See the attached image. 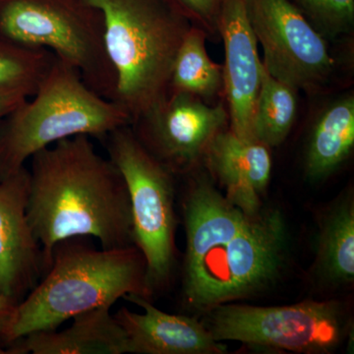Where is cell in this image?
I'll list each match as a JSON object with an SVG mask.
<instances>
[{"instance_id": "7", "label": "cell", "mask_w": 354, "mask_h": 354, "mask_svg": "<svg viewBox=\"0 0 354 354\" xmlns=\"http://www.w3.org/2000/svg\"><path fill=\"white\" fill-rule=\"evenodd\" d=\"M102 142L127 184L133 244L145 258L153 295L167 285L176 262L174 174L140 143L130 124L116 128Z\"/></svg>"}, {"instance_id": "3", "label": "cell", "mask_w": 354, "mask_h": 354, "mask_svg": "<svg viewBox=\"0 0 354 354\" xmlns=\"http://www.w3.org/2000/svg\"><path fill=\"white\" fill-rule=\"evenodd\" d=\"M153 297L143 254L135 245L97 249L87 237L58 242L38 285L16 306L9 344L39 330H57L78 314L113 307L120 298Z\"/></svg>"}, {"instance_id": "16", "label": "cell", "mask_w": 354, "mask_h": 354, "mask_svg": "<svg viewBox=\"0 0 354 354\" xmlns=\"http://www.w3.org/2000/svg\"><path fill=\"white\" fill-rule=\"evenodd\" d=\"M354 146V97H341L324 109L317 120L306 153V174L321 180L348 158Z\"/></svg>"}, {"instance_id": "23", "label": "cell", "mask_w": 354, "mask_h": 354, "mask_svg": "<svg viewBox=\"0 0 354 354\" xmlns=\"http://www.w3.org/2000/svg\"><path fill=\"white\" fill-rule=\"evenodd\" d=\"M17 304L0 295V354H7L9 334L15 316Z\"/></svg>"}, {"instance_id": "5", "label": "cell", "mask_w": 354, "mask_h": 354, "mask_svg": "<svg viewBox=\"0 0 354 354\" xmlns=\"http://www.w3.org/2000/svg\"><path fill=\"white\" fill-rule=\"evenodd\" d=\"M32 97L0 120V180L58 141L79 135L102 141L131 122L120 104L97 95L57 57Z\"/></svg>"}, {"instance_id": "2", "label": "cell", "mask_w": 354, "mask_h": 354, "mask_svg": "<svg viewBox=\"0 0 354 354\" xmlns=\"http://www.w3.org/2000/svg\"><path fill=\"white\" fill-rule=\"evenodd\" d=\"M28 169V218L43 250L44 272L53 247L70 237H94L104 249L134 245L127 184L90 137L79 135L39 151Z\"/></svg>"}, {"instance_id": "9", "label": "cell", "mask_w": 354, "mask_h": 354, "mask_svg": "<svg viewBox=\"0 0 354 354\" xmlns=\"http://www.w3.org/2000/svg\"><path fill=\"white\" fill-rule=\"evenodd\" d=\"M246 4L268 73L309 92L329 80L335 64L325 39L295 4L290 0H246Z\"/></svg>"}, {"instance_id": "12", "label": "cell", "mask_w": 354, "mask_h": 354, "mask_svg": "<svg viewBox=\"0 0 354 354\" xmlns=\"http://www.w3.org/2000/svg\"><path fill=\"white\" fill-rule=\"evenodd\" d=\"M216 26L225 44L223 88L230 108V130L239 138L253 140L252 118L263 62L247 13L246 0H223Z\"/></svg>"}, {"instance_id": "15", "label": "cell", "mask_w": 354, "mask_h": 354, "mask_svg": "<svg viewBox=\"0 0 354 354\" xmlns=\"http://www.w3.org/2000/svg\"><path fill=\"white\" fill-rule=\"evenodd\" d=\"M111 307H97L74 316L62 330H39L16 339L7 354H124L127 339Z\"/></svg>"}, {"instance_id": "6", "label": "cell", "mask_w": 354, "mask_h": 354, "mask_svg": "<svg viewBox=\"0 0 354 354\" xmlns=\"http://www.w3.org/2000/svg\"><path fill=\"white\" fill-rule=\"evenodd\" d=\"M0 39L50 51L97 95L113 102L116 75L102 11L88 0H0Z\"/></svg>"}, {"instance_id": "4", "label": "cell", "mask_w": 354, "mask_h": 354, "mask_svg": "<svg viewBox=\"0 0 354 354\" xmlns=\"http://www.w3.org/2000/svg\"><path fill=\"white\" fill-rule=\"evenodd\" d=\"M88 1L104 15L106 50L116 75L113 102L133 122L169 95L174 59L192 24L167 0Z\"/></svg>"}, {"instance_id": "20", "label": "cell", "mask_w": 354, "mask_h": 354, "mask_svg": "<svg viewBox=\"0 0 354 354\" xmlns=\"http://www.w3.org/2000/svg\"><path fill=\"white\" fill-rule=\"evenodd\" d=\"M55 59L50 51L0 39V91H17L32 97Z\"/></svg>"}, {"instance_id": "14", "label": "cell", "mask_w": 354, "mask_h": 354, "mask_svg": "<svg viewBox=\"0 0 354 354\" xmlns=\"http://www.w3.org/2000/svg\"><path fill=\"white\" fill-rule=\"evenodd\" d=\"M209 169L225 186L227 199L249 214L261 209V196L271 178L269 147L221 130L206 151Z\"/></svg>"}, {"instance_id": "22", "label": "cell", "mask_w": 354, "mask_h": 354, "mask_svg": "<svg viewBox=\"0 0 354 354\" xmlns=\"http://www.w3.org/2000/svg\"><path fill=\"white\" fill-rule=\"evenodd\" d=\"M189 19L202 21L208 26L216 24L223 0H167Z\"/></svg>"}, {"instance_id": "1", "label": "cell", "mask_w": 354, "mask_h": 354, "mask_svg": "<svg viewBox=\"0 0 354 354\" xmlns=\"http://www.w3.org/2000/svg\"><path fill=\"white\" fill-rule=\"evenodd\" d=\"M183 209V291L188 306L209 311L247 297L277 278L288 241L278 209L246 213L207 179L191 184Z\"/></svg>"}, {"instance_id": "19", "label": "cell", "mask_w": 354, "mask_h": 354, "mask_svg": "<svg viewBox=\"0 0 354 354\" xmlns=\"http://www.w3.org/2000/svg\"><path fill=\"white\" fill-rule=\"evenodd\" d=\"M319 262L328 279L339 283L354 277V207L341 203L327 218L320 237Z\"/></svg>"}, {"instance_id": "24", "label": "cell", "mask_w": 354, "mask_h": 354, "mask_svg": "<svg viewBox=\"0 0 354 354\" xmlns=\"http://www.w3.org/2000/svg\"><path fill=\"white\" fill-rule=\"evenodd\" d=\"M27 95L17 91H0V120L22 104Z\"/></svg>"}, {"instance_id": "17", "label": "cell", "mask_w": 354, "mask_h": 354, "mask_svg": "<svg viewBox=\"0 0 354 354\" xmlns=\"http://www.w3.org/2000/svg\"><path fill=\"white\" fill-rule=\"evenodd\" d=\"M221 88L223 67L209 57L205 32L192 25L177 51L169 93H188L202 100H211Z\"/></svg>"}, {"instance_id": "8", "label": "cell", "mask_w": 354, "mask_h": 354, "mask_svg": "<svg viewBox=\"0 0 354 354\" xmlns=\"http://www.w3.org/2000/svg\"><path fill=\"white\" fill-rule=\"evenodd\" d=\"M209 311L206 328L216 342H241L293 353L335 351L348 329L342 307L334 301L281 307L223 304Z\"/></svg>"}, {"instance_id": "21", "label": "cell", "mask_w": 354, "mask_h": 354, "mask_svg": "<svg viewBox=\"0 0 354 354\" xmlns=\"http://www.w3.org/2000/svg\"><path fill=\"white\" fill-rule=\"evenodd\" d=\"M328 36L348 32L354 21V0H299Z\"/></svg>"}, {"instance_id": "18", "label": "cell", "mask_w": 354, "mask_h": 354, "mask_svg": "<svg viewBox=\"0 0 354 354\" xmlns=\"http://www.w3.org/2000/svg\"><path fill=\"white\" fill-rule=\"evenodd\" d=\"M297 88L262 68L252 118V138L265 146L281 145L290 134L297 113Z\"/></svg>"}, {"instance_id": "13", "label": "cell", "mask_w": 354, "mask_h": 354, "mask_svg": "<svg viewBox=\"0 0 354 354\" xmlns=\"http://www.w3.org/2000/svg\"><path fill=\"white\" fill-rule=\"evenodd\" d=\"M124 299L138 305L143 313L122 307L113 314L127 339V353L220 354L225 346L195 319L174 315L157 308L150 299L136 295Z\"/></svg>"}, {"instance_id": "10", "label": "cell", "mask_w": 354, "mask_h": 354, "mask_svg": "<svg viewBox=\"0 0 354 354\" xmlns=\"http://www.w3.org/2000/svg\"><path fill=\"white\" fill-rule=\"evenodd\" d=\"M228 113L188 93H169L145 115L130 123L135 136L172 174L187 171L223 130Z\"/></svg>"}, {"instance_id": "11", "label": "cell", "mask_w": 354, "mask_h": 354, "mask_svg": "<svg viewBox=\"0 0 354 354\" xmlns=\"http://www.w3.org/2000/svg\"><path fill=\"white\" fill-rule=\"evenodd\" d=\"M27 167L0 180V295L19 304L43 278L44 255L27 208Z\"/></svg>"}]
</instances>
